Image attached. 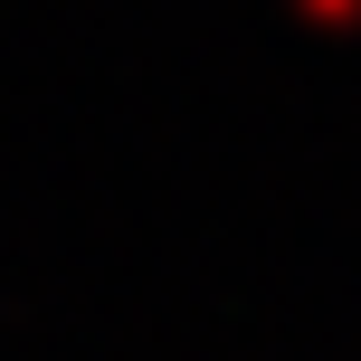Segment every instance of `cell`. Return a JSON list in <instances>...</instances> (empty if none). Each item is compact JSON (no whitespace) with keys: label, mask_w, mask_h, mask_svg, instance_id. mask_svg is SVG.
Wrapping results in <instances>:
<instances>
[{"label":"cell","mask_w":361,"mask_h":361,"mask_svg":"<svg viewBox=\"0 0 361 361\" xmlns=\"http://www.w3.org/2000/svg\"><path fill=\"white\" fill-rule=\"evenodd\" d=\"M295 10H314V19H361V0H295Z\"/></svg>","instance_id":"6da1fadb"}]
</instances>
